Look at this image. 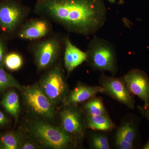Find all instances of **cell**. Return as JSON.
I'll use <instances>...</instances> for the list:
<instances>
[{
  "label": "cell",
  "mask_w": 149,
  "mask_h": 149,
  "mask_svg": "<svg viewBox=\"0 0 149 149\" xmlns=\"http://www.w3.org/2000/svg\"><path fill=\"white\" fill-rule=\"evenodd\" d=\"M34 12L67 32L88 36L104 26L107 9L103 0H36Z\"/></svg>",
  "instance_id": "cell-1"
},
{
  "label": "cell",
  "mask_w": 149,
  "mask_h": 149,
  "mask_svg": "<svg viewBox=\"0 0 149 149\" xmlns=\"http://www.w3.org/2000/svg\"><path fill=\"white\" fill-rule=\"evenodd\" d=\"M28 130L34 140L41 147L50 149H67L77 146V141L60 127L42 120L29 123Z\"/></svg>",
  "instance_id": "cell-2"
},
{
  "label": "cell",
  "mask_w": 149,
  "mask_h": 149,
  "mask_svg": "<svg viewBox=\"0 0 149 149\" xmlns=\"http://www.w3.org/2000/svg\"><path fill=\"white\" fill-rule=\"evenodd\" d=\"M86 52L87 62L93 70L107 71L113 76L118 72L116 50L109 41L95 36L90 41Z\"/></svg>",
  "instance_id": "cell-3"
},
{
  "label": "cell",
  "mask_w": 149,
  "mask_h": 149,
  "mask_svg": "<svg viewBox=\"0 0 149 149\" xmlns=\"http://www.w3.org/2000/svg\"><path fill=\"white\" fill-rule=\"evenodd\" d=\"M31 48L37 70H45L58 60L64 48V38L58 35H49L34 43Z\"/></svg>",
  "instance_id": "cell-4"
},
{
  "label": "cell",
  "mask_w": 149,
  "mask_h": 149,
  "mask_svg": "<svg viewBox=\"0 0 149 149\" xmlns=\"http://www.w3.org/2000/svg\"><path fill=\"white\" fill-rule=\"evenodd\" d=\"M39 84L41 90L56 106L63 103L69 92L64 70L59 63L50 68Z\"/></svg>",
  "instance_id": "cell-5"
},
{
  "label": "cell",
  "mask_w": 149,
  "mask_h": 149,
  "mask_svg": "<svg viewBox=\"0 0 149 149\" xmlns=\"http://www.w3.org/2000/svg\"><path fill=\"white\" fill-rule=\"evenodd\" d=\"M30 11L20 0H0V28L8 35L17 32Z\"/></svg>",
  "instance_id": "cell-6"
},
{
  "label": "cell",
  "mask_w": 149,
  "mask_h": 149,
  "mask_svg": "<svg viewBox=\"0 0 149 149\" xmlns=\"http://www.w3.org/2000/svg\"><path fill=\"white\" fill-rule=\"evenodd\" d=\"M27 109L37 117L52 119L55 114L56 106L38 85L22 86L20 90Z\"/></svg>",
  "instance_id": "cell-7"
},
{
  "label": "cell",
  "mask_w": 149,
  "mask_h": 149,
  "mask_svg": "<svg viewBox=\"0 0 149 149\" xmlns=\"http://www.w3.org/2000/svg\"><path fill=\"white\" fill-rule=\"evenodd\" d=\"M60 127L77 141L83 140L86 129L85 114L77 106L65 105L59 113Z\"/></svg>",
  "instance_id": "cell-8"
},
{
  "label": "cell",
  "mask_w": 149,
  "mask_h": 149,
  "mask_svg": "<svg viewBox=\"0 0 149 149\" xmlns=\"http://www.w3.org/2000/svg\"><path fill=\"white\" fill-rule=\"evenodd\" d=\"M99 83L103 89V94L109 96L130 109H134L135 100L133 95L128 90L123 77H109L102 72Z\"/></svg>",
  "instance_id": "cell-9"
},
{
  "label": "cell",
  "mask_w": 149,
  "mask_h": 149,
  "mask_svg": "<svg viewBox=\"0 0 149 149\" xmlns=\"http://www.w3.org/2000/svg\"><path fill=\"white\" fill-rule=\"evenodd\" d=\"M52 32L50 20L40 17L24 22L17 34V37L21 40H35L48 37Z\"/></svg>",
  "instance_id": "cell-10"
},
{
  "label": "cell",
  "mask_w": 149,
  "mask_h": 149,
  "mask_svg": "<svg viewBox=\"0 0 149 149\" xmlns=\"http://www.w3.org/2000/svg\"><path fill=\"white\" fill-rule=\"evenodd\" d=\"M126 86L133 95L137 96L149 107V77L143 70L133 69L123 77Z\"/></svg>",
  "instance_id": "cell-11"
},
{
  "label": "cell",
  "mask_w": 149,
  "mask_h": 149,
  "mask_svg": "<svg viewBox=\"0 0 149 149\" xmlns=\"http://www.w3.org/2000/svg\"><path fill=\"white\" fill-rule=\"evenodd\" d=\"M103 92V89L100 85L90 86L79 82L72 91H69L63 104V106H77Z\"/></svg>",
  "instance_id": "cell-12"
},
{
  "label": "cell",
  "mask_w": 149,
  "mask_h": 149,
  "mask_svg": "<svg viewBox=\"0 0 149 149\" xmlns=\"http://www.w3.org/2000/svg\"><path fill=\"white\" fill-rule=\"evenodd\" d=\"M64 65L69 75L76 68L87 61L86 52L72 44L68 36L64 37Z\"/></svg>",
  "instance_id": "cell-13"
},
{
  "label": "cell",
  "mask_w": 149,
  "mask_h": 149,
  "mask_svg": "<svg viewBox=\"0 0 149 149\" xmlns=\"http://www.w3.org/2000/svg\"><path fill=\"white\" fill-rule=\"evenodd\" d=\"M85 122L86 128L93 130L109 131L115 127V124L109 114L98 116L85 115Z\"/></svg>",
  "instance_id": "cell-14"
},
{
  "label": "cell",
  "mask_w": 149,
  "mask_h": 149,
  "mask_svg": "<svg viewBox=\"0 0 149 149\" xmlns=\"http://www.w3.org/2000/svg\"><path fill=\"white\" fill-rule=\"evenodd\" d=\"M0 104L7 112L14 118L15 122L18 120L20 112L19 98L14 89L8 90L1 100Z\"/></svg>",
  "instance_id": "cell-15"
},
{
  "label": "cell",
  "mask_w": 149,
  "mask_h": 149,
  "mask_svg": "<svg viewBox=\"0 0 149 149\" xmlns=\"http://www.w3.org/2000/svg\"><path fill=\"white\" fill-rule=\"evenodd\" d=\"M82 110L86 115L108 114L101 97L95 96L86 101L82 107Z\"/></svg>",
  "instance_id": "cell-16"
},
{
  "label": "cell",
  "mask_w": 149,
  "mask_h": 149,
  "mask_svg": "<svg viewBox=\"0 0 149 149\" xmlns=\"http://www.w3.org/2000/svg\"><path fill=\"white\" fill-rule=\"evenodd\" d=\"M115 135L134 146L137 137L136 123L133 120H125L118 129Z\"/></svg>",
  "instance_id": "cell-17"
},
{
  "label": "cell",
  "mask_w": 149,
  "mask_h": 149,
  "mask_svg": "<svg viewBox=\"0 0 149 149\" xmlns=\"http://www.w3.org/2000/svg\"><path fill=\"white\" fill-rule=\"evenodd\" d=\"M23 138L19 131H10L0 134V142L2 149H19Z\"/></svg>",
  "instance_id": "cell-18"
},
{
  "label": "cell",
  "mask_w": 149,
  "mask_h": 149,
  "mask_svg": "<svg viewBox=\"0 0 149 149\" xmlns=\"http://www.w3.org/2000/svg\"><path fill=\"white\" fill-rule=\"evenodd\" d=\"M22 86L3 67H0V94L10 88H15L20 91Z\"/></svg>",
  "instance_id": "cell-19"
},
{
  "label": "cell",
  "mask_w": 149,
  "mask_h": 149,
  "mask_svg": "<svg viewBox=\"0 0 149 149\" xmlns=\"http://www.w3.org/2000/svg\"><path fill=\"white\" fill-rule=\"evenodd\" d=\"M23 64V60L19 54L11 52L6 54L4 61V65L10 71H17L20 69Z\"/></svg>",
  "instance_id": "cell-20"
},
{
  "label": "cell",
  "mask_w": 149,
  "mask_h": 149,
  "mask_svg": "<svg viewBox=\"0 0 149 149\" xmlns=\"http://www.w3.org/2000/svg\"><path fill=\"white\" fill-rule=\"evenodd\" d=\"M91 148L93 149H110L108 139L103 134L95 133L93 134L90 140Z\"/></svg>",
  "instance_id": "cell-21"
},
{
  "label": "cell",
  "mask_w": 149,
  "mask_h": 149,
  "mask_svg": "<svg viewBox=\"0 0 149 149\" xmlns=\"http://www.w3.org/2000/svg\"><path fill=\"white\" fill-rule=\"evenodd\" d=\"M115 142L116 147L120 149H133L135 148L134 145L129 143L121 139L119 136H116Z\"/></svg>",
  "instance_id": "cell-22"
},
{
  "label": "cell",
  "mask_w": 149,
  "mask_h": 149,
  "mask_svg": "<svg viewBox=\"0 0 149 149\" xmlns=\"http://www.w3.org/2000/svg\"><path fill=\"white\" fill-rule=\"evenodd\" d=\"M42 148L35 141L23 139L19 149H37Z\"/></svg>",
  "instance_id": "cell-23"
},
{
  "label": "cell",
  "mask_w": 149,
  "mask_h": 149,
  "mask_svg": "<svg viewBox=\"0 0 149 149\" xmlns=\"http://www.w3.org/2000/svg\"><path fill=\"white\" fill-rule=\"evenodd\" d=\"M6 46L4 40L0 38V67H3L4 61L6 55Z\"/></svg>",
  "instance_id": "cell-24"
},
{
  "label": "cell",
  "mask_w": 149,
  "mask_h": 149,
  "mask_svg": "<svg viewBox=\"0 0 149 149\" xmlns=\"http://www.w3.org/2000/svg\"><path fill=\"white\" fill-rule=\"evenodd\" d=\"M138 108L141 115L149 120V107L138 106Z\"/></svg>",
  "instance_id": "cell-25"
},
{
  "label": "cell",
  "mask_w": 149,
  "mask_h": 149,
  "mask_svg": "<svg viewBox=\"0 0 149 149\" xmlns=\"http://www.w3.org/2000/svg\"><path fill=\"white\" fill-rule=\"evenodd\" d=\"M9 120L4 114L0 111V126H4L8 123Z\"/></svg>",
  "instance_id": "cell-26"
},
{
  "label": "cell",
  "mask_w": 149,
  "mask_h": 149,
  "mask_svg": "<svg viewBox=\"0 0 149 149\" xmlns=\"http://www.w3.org/2000/svg\"><path fill=\"white\" fill-rule=\"evenodd\" d=\"M143 149H149V139L143 148Z\"/></svg>",
  "instance_id": "cell-27"
},
{
  "label": "cell",
  "mask_w": 149,
  "mask_h": 149,
  "mask_svg": "<svg viewBox=\"0 0 149 149\" xmlns=\"http://www.w3.org/2000/svg\"><path fill=\"white\" fill-rule=\"evenodd\" d=\"M111 3H114L116 2V0H108Z\"/></svg>",
  "instance_id": "cell-28"
},
{
  "label": "cell",
  "mask_w": 149,
  "mask_h": 149,
  "mask_svg": "<svg viewBox=\"0 0 149 149\" xmlns=\"http://www.w3.org/2000/svg\"><path fill=\"white\" fill-rule=\"evenodd\" d=\"M0 149H2V148L1 145V142H0Z\"/></svg>",
  "instance_id": "cell-29"
}]
</instances>
